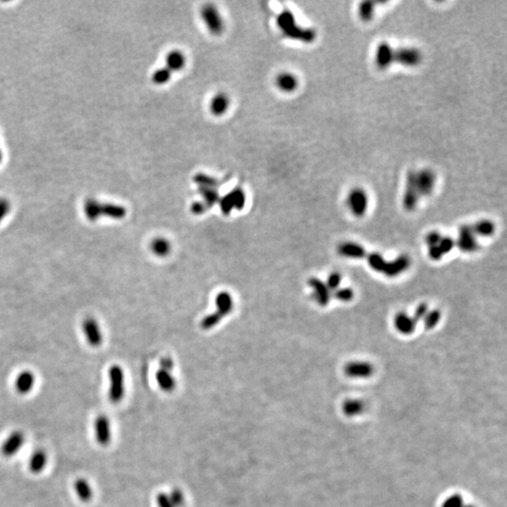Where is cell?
Segmentation results:
<instances>
[{"mask_svg": "<svg viewBox=\"0 0 507 507\" xmlns=\"http://www.w3.org/2000/svg\"><path fill=\"white\" fill-rule=\"evenodd\" d=\"M422 59V53L414 47L393 48L387 42H380L375 54V63L380 70H385L394 63L415 67Z\"/></svg>", "mask_w": 507, "mask_h": 507, "instance_id": "6da1fadb", "label": "cell"}, {"mask_svg": "<svg viewBox=\"0 0 507 507\" xmlns=\"http://www.w3.org/2000/svg\"><path fill=\"white\" fill-rule=\"evenodd\" d=\"M83 211L85 218L90 222H96L101 217L119 220L127 214L126 209L120 205L100 202L94 198H87L84 201Z\"/></svg>", "mask_w": 507, "mask_h": 507, "instance_id": "7a4b0ae2", "label": "cell"}, {"mask_svg": "<svg viewBox=\"0 0 507 507\" xmlns=\"http://www.w3.org/2000/svg\"><path fill=\"white\" fill-rule=\"evenodd\" d=\"M277 24L281 31L289 39L298 40L301 42H312L316 38V32L310 28H303L296 23L294 15L289 11H282L278 18Z\"/></svg>", "mask_w": 507, "mask_h": 507, "instance_id": "3957f363", "label": "cell"}, {"mask_svg": "<svg viewBox=\"0 0 507 507\" xmlns=\"http://www.w3.org/2000/svg\"><path fill=\"white\" fill-rule=\"evenodd\" d=\"M406 181L412 184L417 195L421 198L428 197L433 193L437 176L431 169H412L407 173Z\"/></svg>", "mask_w": 507, "mask_h": 507, "instance_id": "277c9868", "label": "cell"}, {"mask_svg": "<svg viewBox=\"0 0 507 507\" xmlns=\"http://www.w3.org/2000/svg\"><path fill=\"white\" fill-rule=\"evenodd\" d=\"M109 389L108 397L110 401L118 403L125 394V376L121 366L114 365L108 370Z\"/></svg>", "mask_w": 507, "mask_h": 507, "instance_id": "5b68a950", "label": "cell"}, {"mask_svg": "<svg viewBox=\"0 0 507 507\" xmlns=\"http://www.w3.org/2000/svg\"><path fill=\"white\" fill-rule=\"evenodd\" d=\"M201 17L209 31L213 35L222 34L225 24L217 8L212 4H206L201 9Z\"/></svg>", "mask_w": 507, "mask_h": 507, "instance_id": "8992f818", "label": "cell"}, {"mask_svg": "<svg viewBox=\"0 0 507 507\" xmlns=\"http://www.w3.org/2000/svg\"><path fill=\"white\" fill-rule=\"evenodd\" d=\"M367 193L362 188H354L350 191L347 197V205L350 212L355 217H363L368 208Z\"/></svg>", "mask_w": 507, "mask_h": 507, "instance_id": "52a82bcc", "label": "cell"}, {"mask_svg": "<svg viewBox=\"0 0 507 507\" xmlns=\"http://www.w3.org/2000/svg\"><path fill=\"white\" fill-rule=\"evenodd\" d=\"M82 332L87 344L92 348H99L104 343V334L95 317H87L82 323Z\"/></svg>", "mask_w": 507, "mask_h": 507, "instance_id": "ba28073f", "label": "cell"}, {"mask_svg": "<svg viewBox=\"0 0 507 507\" xmlns=\"http://www.w3.org/2000/svg\"><path fill=\"white\" fill-rule=\"evenodd\" d=\"M455 245L464 253H475L479 249V243L471 225H463L460 226Z\"/></svg>", "mask_w": 507, "mask_h": 507, "instance_id": "9c48e42d", "label": "cell"}, {"mask_svg": "<svg viewBox=\"0 0 507 507\" xmlns=\"http://www.w3.org/2000/svg\"><path fill=\"white\" fill-rule=\"evenodd\" d=\"M245 194L243 189L239 187L235 188L220 200L221 211L225 215H228L233 210L241 211L245 206Z\"/></svg>", "mask_w": 507, "mask_h": 507, "instance_id": "30bf717a", "label": "cell"}, {"mask_svg": "<svg viewBox=\"0 0 507 507\" xmlns=\"http://www.w3.org/2000/svg\"><path fill=\"white\" fill-rule=\"evenodd\" d=\"M25 443V435L20 430L12 431L2 443L0 452L5 457H11L21 450Z\"/></svg>", "mask_w": 507, "mask_h": 507, "instance_id": "8fae6325", "label": "cell"}, {"mask_svg": "<svg viewBox=\"0 0 507 507\" xmlns=\"http://www.w3.org/2000/svg\"><path fill=\"white\" fill-rule=\"evenodd\" d=\"M344 372L351 379H367L373 375L374 366L368 362L354 361L345 366Z\"/></svg>", "mask_w": 507, "mask_h": 507, "instance_id": "7c38bea8", "label": "cell"}, {"mask_svg": "<svg viewBox=\"0 0 507 507\" xmlns=\"http://www.w3.org/2000/svg\"><path fill=\"white\" fill-rule=\"evenodd\" d=\"M96 442L102 446L108 445L112 438L111 422L106 415H99L94 422Z\"/></svg>", "mask_w": 507, "mask_h": 507, "instance_id": "4fadbf2b", "label": "cell"}, {"mask_svg": "<svg viewBox=\"0 0 507 507\" xmlns=\"http://www.w3.org/2000/svg\"><path fill=\"white\" fill-rule=\"evenodd\" d=\"M308 285L311 287L313 291V297L317 304L320 307L328 306L332 298V293L328 288L326 283L320 279L313 277L310 278V280L308 281Z\"/></svg>", "mask_w": 507, "mask_h": 507, "instance_id": "5bb4252c", "label": "cell"}, {"mask_svg": "<svg viewBox=\"0 0 507 507\" xmlns=\"http://www.w3.org/2000/svg\"><path fill=\"white\" fill-rule=\"evenodd\" d=\"M410 257L406 254H401L391 261H387L382 274L389 278H394L405 273L410 268Z\"/></svg>", "mask_w": 507, "mask_h": 507, "instance_id": "9a60e30c", "label": "cell"}, {"mask_svg": "<svg viewBox=\"0 0 507 507\" xmlns=\"http://www.w3.org/2000/svg\"><path fill=\"white\" fill-rule=\"evenodd\" d=\"M35 383V374L30 370H24L16 376L14 380V387L18 394H28L34 388Z\"/></svg>", "mask_w": 507, "mask_h": 507, "instance_id": "2e32d148", "label": "cell"}, {"mask_svg": "<svg viewBox=\"0 0 507 507\" xmlns=\"http://www.w3.org/2000/svg\"><path fill=\"white\" fill-rule=\"evenodd\" d=\"M338 251L341 256L350 259H362L367 254L364 246L353 242L340 243Z\"/></svg>", "mask_w": 507, "mask_h": 507, "instance_id": "e0dca14e", "label": "cell"}, {"mask_svg": "<svg viewBox=\"0 0 507 507\" xmlns=\"http://www.w3.org/2000/svg\"><path fill=\"white\" fill-rule=\"evenodd\" d=\"M394 325L399 334L403 336H410L414 333L417 323L412 316L405 312H400L394 317Z\"/></svg>", "mask_w": 507, "mask_h": 507, "instance_id": "ac0fdd59", "label": "cell"}, {"mask_svg": "<svg viewBox=\"0 0 507 507\" xmlns=\"http://www.w3.org/2000/svg\"><path fill=\"white\" fill-rule=\"evenodd\" d=\"M275 82L277 87L285 93H291L295 91L299 85V80L295 74L288 72H283L278 74Z\"/></svg>", "mask_w": 507, "mask_h": 507, "instance_id": "d6986e66", "label": "cell"}, {"mask_svg": "<svg viewBox=\"0 0 507 507\" xmlns=\"http://www.w3.org/2000/svg\"><path fill=\"white\" fill-rule=\"evenodd\" d=\"M217 311L213 313L220 320H222L226 315L230 314L233 309L232 296L226 291L220 292L216 297Z\"/></svg>", "mask_w": 507, "mask_h": 507, "instance_id": "ffe728a7", "label": "cell"}, {"mask_svg": "<svg viewBox=\"0 0 507 507\" xmlns=\"http://www.w3.org/2000/svg\"><path fill=\"white\" fill-rule=\"evenodd\" d=\"M230 100L225 93H217L211 98L210 103V110L213 116H223L229 108Z\"/></svg>", "mask_w": 507, "mask_h": 507, "instance_id": "44dd1931", "label": "cell"}, {"mask_svg": "<svg viewBox=\"0 0 507 507\" xmlns=\"http://www.w3.org/2000/svg\"><path fill=\"white\" fill-rule=\"evenodd\" d=\"M186 57L185 55L180 50H172L166 56V68L171 73L179 72L185 67Z\"/></svg>", "mask_w": 507, "mask_h": 507, "instance_id": "7402d4cb", "label": "cell"}, {"mask_svg": "<svg viewBox=\"0 0 507 507\" xmlns=\"http://www.w3.org/2000/svg\"><path fill=\"white\" fill-rule=\"evenodd\" d=\"M47 461H48V458H47L46 453L42 449L36 450L35 452H33V454L29 458V461H28L29 471L34 475H38V474L42 473L46 467Z\"/></svg>", "mask_w": 507, "mask_h": 507, "instance_id": "603a6c76", "label": "cell"}, {"mask_svg": "<svg viewBox=\"0 0 507 507\" xmlns=\"http://www.w3.org/2000/svg\"><path fill=\"white\" fill-rule=\"evenodd\" d=\"M74 491L77 498L84 503L89 502L93 497V490L89 482L84 478H78L74 482Z\"/></svg>", "mask_w": 507, "mask_h": 507, "instance_id": "cb8c5ba5", "label": "cell"}, {"mask_svg": "<svg viewBox=\"0 0 507 507\" xmlns=\"http://www.w3.org/2000/svg\"><path fill=\"white\" fill-rule=\"evenodd\" d=\"M471 225H472L473 231L476 234V236L482 237V238L491 237L496 229L495 224L487 219L480 220Z\"/></svg>", "mask_w": 507, "mask_h": 507, "instance_id": "d4e9b609", "label": "cell"}, {"mask_svg": "<svg viewBox=\"0 0 507 507\" xmlns=\"http://www.w3.org/2000/svg\"><path fill=\"white\" fill-rule=\"evenodd\" d=\"M150 249L152 253L155 254L157 256H167L171 252V243L169 240L163 237L155 238L150 243Z\"/></svg>", "mask_w": 507, "mask_h": 507, "instance_id": "484cf974", "label": "cell"}, {"mask_svg": "<svg viewBox=\"0 0 507 507\" xmlns=\"http://www.w3.org/2000/svg\"><path fill=\"white\" fill-rule=\"evenodd\" d=\"M365 410V405L360 399H348L343 404V412L349 417L358 416Z\"/></svg>", "mask_w": 507, "mask_h": 507, "instance_id": "4316f807", "label": "cell"}, {"mask_svg": "<svg viewBox=\"0 0 507 507\" xmlns=\"http://www.w3.org/2000/svg\"><path fill=\"white\" fill-rule=\"evenodd\" d=\"M198 192L204 198V204L209 209L212 205L219 201V194L216 187H208V186H198Z\"/></svg>", "mask_w": 507, "mask_h": 507, "instance_id": "83f0119b", "label": "cell"}, {"mask_svg": "<svg viewBox=\"0 0 507 507\" xmlns=\"http://www.w3.org/2000/svg\"><path fill=\"white\" fill-rule=\"evenodd\" d=\"M156 379H157L160 387L162 389H164L165 391L169 392L173 390L176 385L175 380L172 377V375L169 373V370L161 368L157 372Z\"/></svg>", "mask_w": 507, "mask_h": 507, "instance_id": "f1b7e54d", "label": "cell"}, {"mask_svg": "<svg viewBox=\"0 0 507 507\" xmlns=\"http://www.w3.org/2000/svg\"><path fill=\"white\" fill-rule=\"evenodd\" d=\"M378 3L374 1H364L360 4L359 13L360 18L364 22H368L372 20L374 17L375 11H376V5Z\"/></svg>", "mask_w": 507, "mask_h": 507, "instance_id": "f546056e", "label": "cell"}, {"mask_svg": "<svg viewBox=\"0 0 507 507\" xmlns=\"http://www.w3.org/2000/svg\"><path fill=\"white\" fill-rule=\"evenodd\" d=\"M366 256H367V262H368L370 268L377 273L382 274L384 271L386 262H387L384 259L383 255L379 253H371L369 254H366Z\"/></svg>", "mask_w": 507, "mask_h": 507, "instance_id": "4dcf8cb0", "label": "cell"}, {"mask_svg": "<svg viewBox=\"0 0 507 507\" xmlns=\"http://www.w3.org/2000/svg\"><path fill=\"white\" fill-rule=\"evenodd\" d=\"M441 318H442V312L440 310L433 309L431 311H428L427 314L425 315V317H423V319H422L423 326L427 330H431L439 324Z\"/></svg>", "mask_w": 507, "mask_h": 507, "instance_id": "1f68e13d", "label": "cell"}, {"mask_svg": "<svg viewBox=\"0 0 507 507\" xmlns=\"http://www.w3.org/2000/svg\"><path fill=\"white\" fill-rule=\"evenodd\" d=\"M171 75H172V73L169 71L168 68H166V67L161 68L157 71H155L154 74H152V82L156 84H167L171 79Z\"/></svg>", "mask_w": 507, "mask_h": 507, "instance_id": "d6a6232c", "label": "cell"}, {"mask_svg": "<svg viewBox=\"0 0 507 507\" xmlns=\"http://www.w3.org/2000/svg\"><path fill=\"white\" fill-rule=\"evenodd\" d=\"M334 297L340 302L348 303L354 298V291L350 287H339L334 291Z\"/></svg>", "mask_w": 507, "mask_h": 507, "instance_id": "836d02e7", "label": "cell"}, {"mask_svg": "<svg viewBox=\"0 0 507 507\" xmlns=\"http://www.w3.org/2000/svg\"><path fill=\"white\" fill-rule=\"evenodd\" d=\"M325 283L331 292L336 291L340 287V285L342 283V275H340V273H338V272H334L328 276Z\"/></svg>", "mask_w": 507, "mask_h": 507, "instance_id": "e575fe53", "label": "cell"}, {"mask_svg": "<svg viewBox=\"0 0 507 507\" xmlns=\"http://www.w3.org/2000/svg\"><path fill=\"white\" fill-rule=\"evenodd\" d=\"M438 246L440 247L443 254H446L450 253L453 250V248L455 246V241L450 236H444V237L443 236Z\"/></svg>", "mask_w": 507, "mask_h": 507, "instance_id": "d590c367", "label": "cell"}, {"mask_svg": "<svg viewBox=\"0 0 507 507\" xmlns=\"http://www.w3.org/2000/svg\"><path fill=\"white\" fill-rule=\"evenodd\" d=\"M465 503L463 498L459 494H454L448 497L443 504L442 507H463Z\"/></svg>", "mask_w": 507, "mask_h": 507, "instance_id": "8d00e7d4", "label": "cell"}, {"mask_svg": "<svg viewBox=\"0 0 507 507\" xmlns=\"http://www.w3.org/2000/svg\"><path fill=\"white\" fill-rule=\"evenodd\" d=\"M429 311L428 309V306L426 304H420L418 307H416L412 317L414 318V320L416 321V323L418 324L419 321H421L423 319V317H425V315L427 314V312Z\"/></svg>", "mask_w": 507, "mask_h": 507, "instance_id": "74e56055", "label": "cell"}, {"mask_svg": "<svg viewBox=\"0 0 507 507\" xmlns=\"http://www.w3.org/2000/svg\"><path fill=\"white\" fill-rule=\"evenodd\" d=\"M11 202L7 198H0V223L2 222L11 211Z\"/></svg>", "mask_w": 507, "mask_h": 507, "instance_id": "f35d334b", "label": "cell"}, {"mask_svg": "<svg viewBox=\"0 0 507 507\" xmlns=\"http://www.w3.org/2000/svg\"><path fill=\"white\" fill-rule=\"evenodd\" d=\"M443 238V235L438 231H431V232L428 233L426 236H425V243L428 245V247L430 246H435V245H438L441 239Z\"/></svg>", "mask_w": 507, "mask_h": 507, "instance_id": "ab89813d", "label": "cell"}, {"mask_svg": "<svg viewBox=\"0 0 507 507\" xmlns=\"http://www.w3.org/2000/svg\"><path fill=\"white\" fill-rule=\"evenodd\" d=\"M428 255L434 261H438L444 257V254L441 251L440 247L438 245H435V246L428 247Z\"/></svg>", "mask_w": 507, "mask_h": 507, "instance_id": "60d3db41", "label": "cell"}, {"mask_svg": "<svg viewBox=\"0 0 507 507\" xmlns=\"http://www.w3.org/2000/svg\"><path fill=\"white\" fill-rule=\"evenodd\" d=\"M207 210H208V208L205 206V204L203 202H195L191 207V211L195 214H202Z\"/></svg>", "mask_w": 507, "mask_h": 507, "instance_id": "b9f144b4", "label": "cell"}, {"mask_svg": "<svg viewBox=\"0 0 507 507\" xmlns=\"http://www.w3.org/2000/svg\"><path fill=\"white\" fill-rule=\"evenodd\" d=\"M2 160H3V152H2V150L0 148V163L2 162Z\"/></svg>", "mask_w": 507, "mask_h": 507, "instance_id": "7bdbcfd3", "label": "cell"}, {"mask_svg": "<svg viewBox=\"0 0 507 507\" xmlns=\"http://www.w3.org/2000/svg\"><path fill=\"white\" fill-rule=\"evenodd\" d=\"M474 507V506H472V505H464V507Z\"/></svg>", "mask_w": 507, "mask_h": 507, "instance_id": "ee69618b", "label": "cell"}]
</instances>
